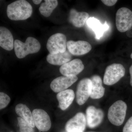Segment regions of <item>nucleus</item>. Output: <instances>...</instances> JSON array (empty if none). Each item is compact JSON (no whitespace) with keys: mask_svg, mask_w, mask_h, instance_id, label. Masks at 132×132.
I'll use <instances>...</instances> for the list:
<instances>
[{"mask_svg":"<svg viewBox=\"0 0 132 132\" xmlns=\"http://www.w3.org/2000/svg\"></svg>","mask_w":132,"mask_h":132,"instance_id":"31","label":"nucleus"},{"mask_svg":"<svg viewBox=\"0 0 132 132\" xmlns=\"http://www.w3.org/2000/svg\"><path fill=\"white\" fill-rule=\"evenodd\" d=\"M86 23L87 26L94 32L95 38L97 39L101 38L104 33L109 28V26L106 21L105 22L104 24H102L98 20L94 17L89 18Z\"/></svg>","mask_w":132,"mask_h":132,"instance_id":"16","label":"nucleus"},{"mask_svg":"<svg viewBox=\"0 0 132 132\" xmlns=\"http://www.w3.org/2000/svg\"><path fill=\"white\" fill-rule=\"evenodd\" d=\"M67 38L64 34L56 33L50 37L47 43V48L50 54L64 53L67 50Z\"/></svg>","mask_w":132,"mask_h":132,"instance_id":"6","label":"nucleus"},{"mask_svg":"<svg viewBox=\"0 0 132 132\" xmlns=\"http://www.w3.org/2000/svg\"><path fill=\"white\" fill-rule=\"evenodd\" d=\"M92 83L89 78H84L78 83L76 92L77 103L80 105H83L90 97Z\"/></svg>","mask_w":132,"mask_h":132,"instance_id":"7","label":"nucleus"},{"mask_svg":"<svg viewBox=\"0 0 132 132\" xmlns=\"http://www.w3.org/2000/svg\"><path fill=\"white\" fill-rule=\"evenodd\" d=\"M58 5V2L57 0H45V2L41 5L39 11L43 16L48 17Z\"/></svg>","mask_w":132,"mask_h":132,"instance_id":"21","label":"nucleus"},{"mask_svg":"<svg viewBox=\"0 0 132 132\" xmlns=\"http://www.w3.org/2000/svg\"><path fill=\"white\" fill-rule=\"evenodd\" d=\"M67 48L72 55L76 56L86 54L92 49V46L90 43L83 40L68 41L67 43Z\"/></svg>","mask_w":132,"mask_h":132,"instance_id":"11","label":"nucleus"},{"mask_svg":"<svg viewBox=\"0 0 132 132\" xmlns=\"http://www.w3.org/2000/svg\"><path fill=\"white\" fill-rule=\"evenodd\" d=\"M72 55L67 50L64 53H59L54 54H49L47 56L48 62L52 65H62L70 61Z\"/></svg>","mask_w":132,"mask_h":132,"instance_id":"18","label":"nucleus"},{"mask_svg":"<svg viewBox=\"0 0 132 132\" xmlns=\"http://www.w3.org/2000/svg\"><path fill=\"white\" fill-rule=\"evenodd\" d=\"M10 97L3 92L0 93V109L1 110L5 108L10 102Z\"/></svg>","mask_w":132,"mask_h":132,"instance_id":"23","label":"nucleus"},{"mask_svg":"<svg viewBox=\"0 0 132 132\" xmlns=\"http://www.w3.org/2000/svg\"><path fill=\"white\" fill-rule=\"evenodd\" d=\"M125 69L122 64L114 63L107 67L103 78L104 84L112 86L125 76Z\"/></svg>","mask_w":132,"mask_h":132,"instance_id":"4","label":"nucleus"},{"mask_svg":"<svg viewBox=\"0 0 132 132\" xmlns=\"http://www.w3.org/2000/svg\"><path fill=\"white\" fill-rule=\"evenodd\" d=\"M130 57H131V59H132V53L131 54V55H130Z\"/></svg>","mask_w":132,"mask_h":132,"instance_id":"29","label":"nucleus"},{"mask_svg":"<svg viewBox=\"0 0 132 132\" xmlns=\"http://www.w3.org/2000/svg\"><path fill=\"white\" fill-rule=\"evenodd\" d=\"M32 1L34 3L36 4V5H38L42 2V0H33Z\"/></svg>","mask_w":132,"mask_h":132,"instance_id":"28","label":"nucleus"},{"mask_svg":"<svg viewBox=\"0 0 132 132\" xmlns=\"http://www.w3.org/2000/svg\"><path fill=\"white\" fill-rule=\"evenodd\" d=\"M123 132H132V116L128 119L125 124Z\"/></svg>","mask_w":132,"mask_h":132,"instance_id":"24","label":"nucleus"},{"mask_svg":"<svg viewBox=\"0 0 132 132\" xmlns=\"http://www.w3.org/2000/svg\"><path fill=\"white\" fill-rule=\"evenodd\" d=\"M92 83V93L90 97L93 99H98L103 97L105 89L102 86V81L100 76H93L90 78Z\"/></svg>","mask_w":132,"mask_h":132,"instance_id":"19","label":"nucleus"},{"mask_svg":"<svg viewBox=\"0 0 132 132\" xmlns=\"http://www.w3.org/2000/svg\"><path fill=\"white\" fill-rule=\"evenodd\" d=\"M16 114L26 121L32 128L35 127L32 113L26 105L22 104H18L15 108Z\"/></svg>","mask_w":132,"mask_h":132,"instance_id":"20","label":"nucleus"},{"mask_svg":"<svg viewBox=\"0 0 132 132\" xmlns=\"http://www.w3.org/2000/svg\"><path fill=\"white\" fill-rule=\"evenodd\" d=\"M129 72L130 75V84L131 86L132 87V64L129 69Z\"/></svg>","mask_w":132,"mask_h":132,"instance_id":"27","label":"nucleus"},{"mask_svg":"<svg viewBox=\"0 0 132 132\" xmlns=\"http://www.w3.org/2000/svg\"><path fill=\"white\" fill-rule=\"evenodd\" d=\"M0 46L7 51H11L14 47L13 38L12 33L5 27H0Z\"/></svg>","mask_w":132,"mask_h":132,"instance_id":"17","label":"nucleus"},{"mask_svg":"<svg viewBox=\"0 0 132 132\" xmlns=\"http://www.w3.org/2000/svg\"></svg>","mask_w":132,"mask_h":132,"instance_id":"30","label":"nucleus"},{"mask_svg":"<svg viewBox=\"0 0 132 132\" xmlns=\"http://www.w3.org/2000/svg\"><path fill=\"white\" fill-rule=\"evenodd\" d=\"M116 24L121 32H127L132 27V12L129 9L123 7L118 9L116 14Z\"/></svg>","mask_w":132,"mask_h":132,"instance_id":"5","label":"nucleus"},{"mask_svg":"<svg viewBox=\"0 0 132 132\" xmlns=\"http://www.w3.org/2000/svg\"><path fill=\"white\" fill-rule=\"evenodd\" d=\"M84 68L82 61L75 59L62 65L60 68V72L63 76H76L81 72Z\"/></svg>","mask_w":132,"mask_h":132,"instance_id":"13","label":"nucleus"},{"mask_svg":"<svg viewBox=\"0 0 132 132\" xmlns=\"http://www.w3.org/2000/svg\"><path fill=\"white\" fill-rule=\"evenodd\" d=\"M32 113L35 125L38 130L46 132L50 129L52 126L51 120L46 111L40 109H36Z\"/></svg>","mask_w":132,"mask_h":132,"instance_id":"8","label":"nucleus"},{"mask_svg":"<svg viewBox=\"0 0 132 132\" xmlns=\"http://www.w3.org/2000/svg\"><path fill=\"white\" fill-rule=\"evenodd\" d=\"M75 97L74 92L71 89H67L58 93L57 98L59 101L60 108L62 111L68 108L72 103Z\"/></svg>","mask_w":132,"mask_h":132,"instance_id":"15","label":"nucleus"},{"mask_svg":"<svg viewBox=\"0 0 132 132\" xmlns=\"http://www.w3.org/2000/svg\"><path fill=\"white\" fill-rule=\"evenodd\" d=\"M40 48L39 41L33 37H28L25 43L17 39L14 42L15 53L19 59H23L28 55L38 53Z\"/></svg>","mask_w":132,"mask_h":132,"instance_id":"2","label":"nucleus"},{"mask_svg":"<svg viewBox=\"0 0 132 132\" xmlns=\"http://www.w3.org/2000/svg\"><path fill=\"white\" fill-rule=\"evenodd\" d=\"M86 124L85 114L82 113H78L67 121L65 129L67 132H83Z\"/></svg>","mask_w":132,"mask_h":132,"instance_id":"9","label":"nucleus"},{"mask_svg":"<svg viewBox=\"0 0 132 132\" xmlns=\"http://www.w3.org/2000/svg\"><path fill=\"white\" fill-rule=\"evenodd\" d=\"M126 34L129 38H132V27L127 31Z\"/></svg>","mask_w":132,"mask_h":132,"instance_id":"26","label":"nucleus"},{"mask_svg":"<svg viewBox=\"0 0 132 132\" xmlns=\"http://www.w3.org/2000/svg\"></svg>","mask_w":132,"mask_h":132,"instance_id":"32","label":"nucleus"},{"mask_svg":"<svg viewBox=\"0 0 132 132\" xmlns=\"http://www.w3.org/2000/svg\"><path fill=\"white\" fill-rule=\"evenodd\" d=\"M102 2L108 6H112L115 5L118 1L116 0H102Z\"/></svg>","mask_w":132,"mask_h":132,"instance_id":"25","label":"nucleus"},{"mask_svg":"<svg viewBox=\"0 0 132 132\" xmlns=\"http://www.w3.org/2000/svg\"><path fill=\"white\" fill-rule=\"evenodd\" d=\"M103 111L93 106H90L86 111V119L88 126L94 128L98 126L102 122L104 118Z\"/></svg>","mask_w":132,"mask_h":132,"instance_id":"12","label":"nucleus"},{"mask_svg":"<svg viewBox=\"0 0 132 132\" xmlns=\"http://www.w3.org/2000/svg\"><path fill=\"white\" fill-rule=\"evenodd\" d=\"M127 105L125 102L118 101L109 108L108 117L113 125L120 126L123 124L126 114Z\"/></svg>","mask_w":132,"mask_h":132,"instance_id":"3","label":"nucleus"},{"mask_svg":"<svg viewBox=\"0 0 132 132\" xmlns=\"http://www.w3.org/2000/svg\"><path fill=\"white\" fill-rule=\"evenodd\" d=\"M89 18V15L86 12H78L72 9L69 12V21L76 27L81 28L84 27Z\"/></svg>","mask_w":132,"mask_h":132,"instance_id":"14","label":"nucleus"},{"mask_svg":"<svg viewBox=\"0 0 132 132\" xmlns=\"http://www.w3.org/2000/svg\"><path fill=\"white\" fill-rule=\"evenodd\" d=\"M33 9L31 4L25 0H18L7 6V14L12 20H24L32 15Z\"/></svg>","mask_w":132,"mask_h":132,"instance_id":"1","label":"nucleus"},{"mask_svg":"<svg viewBox=\"0 0 132 132\" xmlns=\"http://www.w3.org/2000/svg\"><path fill=\"white\" fill-rule=\"evenodd\" d=\"M18 125L20 132H34L33 128L22 118L19 117L17 118Z\"/></svg>","mask_w":132,"mask_h":132,"instance_id":"22","label":"nucleus"},{"mask_svg":"<svg viewBox=\"0 0 132 132\" xmlns=\"http://www.w3.org/2000/svg\"><path fill=\"white\" fill-rule=\"evenodd\" d=\"M78 79L76 76H60L52 81L50 84V88L54 92L59 93L67 90Z\"/></svg>","mask_w":132,"mask_h":132,"instance_id":"10","label":"nucleus"}]
</instances>
